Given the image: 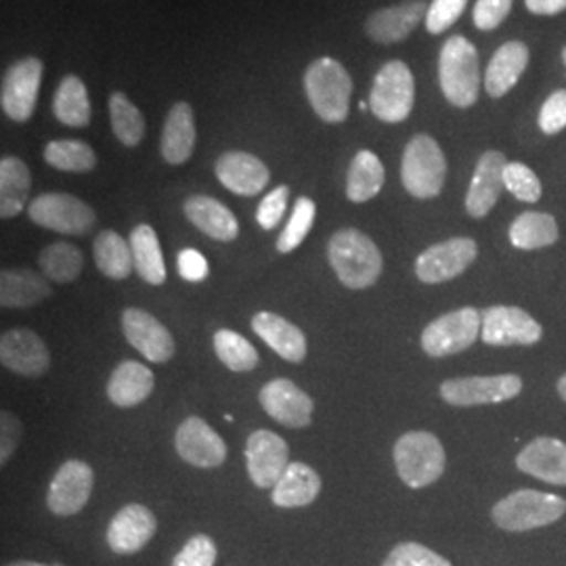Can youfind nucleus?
I'll use <instances>...</instances> for the list:
<instances>
[{"label": "nucleus", "instance_id": "nucleus-37", "mask_svg": "<svg viewBox=\"0 0 566 566\" xmlns=\"http://www.w3.org/2000/svg\"><path fill=\"white\" fill-rule=\"evenodd\" d=\"M558 242V223L546 212H523L510 224V243L518 250H539Z\"/></svg>", "mask_w": 566, "mask_h": 566}, {"label": "nucleus", "instance_id": "nucleus-52", "mask_svg": "<svg viewBox=\"0 0 566 566\" xmlns=\"http://www.w3.org/2000/svg\"><path fill=\"white\" fill-rule=\"evenodd\" d=\"M526 9L533 15H558L566 11V0H525Z\"/></svg>", "mask_w": 566, "mask_h": 566}, {"label": "nucleus", "instance_id": "nucleus-30", "mask_svg": "<svg viewBox=\"0 0 566 566\" xmlns=\"http://www.w3.org/2000/svg\"><path fill=\"white\" fill-rule=\"evenodd\" d=\"M322 491L319 474L303 462H290L273 486L271 500L277 507H304L311 506Z\"/></svg>", "mask_w": 566, "mask_h": 566}, {"label": "nucleus", "instance_id": "nucleus-12", "mask_svg": "<svg viewBox=\"0 0 566 566\" xmlns=\"http://www.w3.org/2000/svg\"><path fill=\"white\" fill-rule=\"evenodd\" d=\"M479 256V245L470 238H451L426 248L416 261V275L422 283H443L462 275Z\"/></svg>", "mask_w": 566, "mask_h": 566}, {"label": "nucleus", "instance_id": "nucleus-7", "mask_svg": "<svg viewBox=\"0 0 566 566\" xmlns=\"http://www.w3.org/2000/svg\"><path fill=\"white\" fill-rule=\"evenodd\" d=\"M416 103V78L403 61L385 63L369 91L367 107L378 120L399 124L409 118Z\"/></svg>", "mask_w": 566, "mask_h": 566}, {"label": "nucleus", "instance_id": "nucleus-44", "mask_svg": "<svg viewBox=\"0 0 566 566\" xmlns=\"http://www.w3.org/2000/svg\"><path fill=\"white\" fill-rule=\"evenodd\" d=\"M382 566H453L441 554L432 552L430 547L416 544V542H403L392 547L386 556Z\"/></svg>", "mask_w": 566, "mask_h": 566}, {"label": "nucleus", "instance_id": "nucleus-11", "mask_svg": "<svg viewBox=\"0 0 566 566\" xmlns=\"http://www.w3.org/2000/svg\"><path fill=\"white\" fill-rule=\"evenodd\" d=\"M523 390V380L514 374L504 376H472L453 378L441 385V397L453 407H474V405L504 403L518 397Z\"/></svg>", "mask_w": 566, "mask_h": 566}, {"label": "nucleus", "instance_id": "nucleus-24", "mask_svg": "<svg viewBox=\"0 0 566 566\" xmlns=\"http://www.w3.org/2000/svg\"><path fill=\"white\" fill-rule=\"evenodd\" d=\"M516 465L521 472L531 474L549 485H566V443L539 437L516 455Z\"/></svg>", "mask_w": 566, "mask_h": 566}, {"label": "nucleus", "instance_id": "nucleus-32", "mask_svg": "<svg viewBox=\"0 0 566 566\" xmlns=\"http://www.w3.org/2000/svg\"><path fill=\"white\" fill-rule=\"evenodd\" d=\"M49 296L46 277L32 269H4L0 273V304L4 308H28Z\"/></svg>", "mask_w": 566, "mask_h": 566}, {"label": "nucleus", "instance_id": "nucleus-21", "mask_svg": "<svg viewBox=\"0 0 566 566\" xmlns=\"http://www.w3.org/2000/svg\"><path fill=\"white\" fill-rule=\"evenodd\" d=\"M259 401L263 405L264 411L280 424L287 428H304L311 424L315 409L313 399L287 378L266 382L259 392Z\"/></svg>", "mask_w": 566, "mask_h": 566}, {"label": "nucleus", "instance_id": "nucleus-13", "mask_svg": "<svg viewBox=\"0 0 566 566\" xmlns=\"http://www.w3.org/2000/svg\"><path fill=\"white\" fill-rule=\"evenodd\" d=\"M481 315V338L489 346H531L539 343L544 336L542 325L518 306L497 304L489 306Z\"/></svg>", "mask_w": 566, "mask_h": 566}, {"label": "nucleus", "instance_id": "nucleus-1", "mask_svg": "<svg viewBox=\"0 0 566 566\" xmlns=\"http://www.w3.org/2000/svg\"><path fill=\"white\" fill-rule=\"evenodd\" d=\"M327 259L350 290H367L382 275L380 248L359 229H340L327 243Z\"/></svg>", "mask_w": 566, "mask_h": 566}, {"label": "nucleus", "instance_id": "nucleus-53", "mask_svg": "<svg viewBox=\"0 0 566 566\" xmlns=\"http://www.w3.org/2000/svg\"><path fill=\"white\" fill-rule=\"evenodd\" d=\"M4 566H63L60 563H55V565H42V563H34V560H18V563H9V565Z\"/></svg>", "mask_w": 566, "mask_h": 566}, {"label": "nucleus", "instance_id": "nucleus-4", "mask_svg": "<svg viewBox=\"0 0 566 566\" xmlns=\"http://www.w3.org/2000/svg\"><path fill=\"white\" fill-rule=\"evenodd\" d=\"M565 514L566 502L560 495L535 489L514 491L491 510L493 523L510 533H523L552 525Z\"/></svg>", "mask_w": 566, "mask_h": 566}, {"label": "nucleus", "instance_id": "nucleus-19", "mask_svg": "<svg viewBox=\"0 0 566 566\" xmlns=\"http://www.w3.org/2000/svg\"><path fill=\"white\" fill-rule=\"evenodd\" d=\"M158 531L154 512L143 504H128L116 512L107 526V546L120 556L142 552Z\"/></svg>", "mask_w": 566, "mask_h": 566}, {"label": "nucleus", "instance_id": "nucleus-26", "mask_svg": "<svg viewBox=\"0 0 566 566\" xmlns=\"http://www.w3.org/2000/svg\"><path fill=\"white\" fill-rule=\"evenodd\" d=\"M252 329L254 334L269 344L282 359L290 364H301L306 357V336L298 325L283 319L275 313L261 311L252 317Z\"/></svg>", "mask_w": 566, "mask_h": 566}, {"label": "nucleus", "instance_id": "nucleus-10", "mask_svg": "<svg viewBox=\"0 0 566 566\" xmlns=\"http://www.w3.org/2000/svg\"><path fill=\"white\" fill-rule=\"evenodd\" d=\"M481 329L483 315L474 306H464L426 325L422 348L430 357L458 355L479 340Z\"/></svg>", "mask_w": 566, "mask_h": 566}, {"label": "nucleus", "instance_id": "nucleus-43", "mask_svg": "<svg viewBox=\"0 0 566 566\" xmlns=\"http://www.w3.org/2000/svg\"><path fill=\"white\" fill-rule=\"evenodd\" d=\"M504 187L521 202L535 203L542 198V181L526 164L507 163Z\"/></svg>", "mask_w": 566, "mask_h": 566}, {"label": "nucleus", "instance_id": "nucleus-8", "mask_svg": "<svg viewBox=\"0 0 566 566\" xmlns=\"http://www.w3.org/2000/svg\"><path fill=\"white\" fill-rule=\"evenodd\" d=\"M28 217L42 229L63 235H86L97 223L95 210L72 193H42L28 206Z\"/></svg>", "mask_w": 566, "mask_h": 566}, {"label": "nucleus", "instance_id": "nucleus-14", "mask_svg": "<svg viewBox=\"0 0 566 566\" xmlns=\"http://www.w3.org/2000/svg\"><path fill=\"white\" fill-rule=\"evenodd\" d=\"M290 465V447L271 430H256L245 441V468L259 489H273Z\"/></svg>", "mask_w": 566, "mask_h": 566}, {"label": "nucleus", "instance_id": "nucleus-39", "mask_svg": "<svg viewBox=\"0 0 566 566\" xmlns=\"http://www.w3.org/2000/svg\"><path fill=\"white\" fill-rule=\"evenodd\" d=\"M107 107H109V120H112V130H114L116 139L124 147H137L147 130L142 109L126 97V93H120V91H114L109 95Z\"/></svg>", "mask_w": 566, "mask_h": 566}, {"label": "nucleus", "instance_id": "nucleus-46", "mask_svg": "<svg viewBox=\"0 0 566 566\" xmlns=\"http://www.w3.org/2000/svg\"><path fill=\"white\" fill-rule=\"evenodd\" d=\"M217 546L208 535H193L175 556L172 566H214Z\"/></svg>", "mask_w": 566, "mask_h": 566}, {"label": "nucleus", "instance_id": "nucleus-35", "mask_svg": "<svg viewBox=\"0 0 566 566\" xmlns=\"http://www.w3.org/2000/svg\"><path fill=\"white\" fill-rule=\"evenodd\" d=\"M53 114L65 126H72V128L88 126L91 99H88L86 84L76 74H67L60 82L53 97Z\"/></svg>", "mask_w": 566, "mask_h": 566}, {"label": "nucleus", "instance_id": "nucleus-42", "mask_svg": "<svg viewBox=\"0 0 566 566\" xmlns=\"http://www.w3.org/2000/svg\"><path fill=\"white\" fill-rule=\"evenodd\" d=\"M315 214H317V206L311 200V198H298L294 203V210H292V217L285 224V229L282 231V235L277 238V252L280 254H290L294 252L301 243L306 240V235L311 233L313 223H315Z\"/></svg>", "mask_w": 566, "mask_h": 566}, {"label": "nucleus", "instance_id": "nucleus-25", "mask_svg": "<svg viewBox=\"0 0 566 566\" xmlns=\"http://www.w3.org/2000/svg\"><path fill=\"white\" fill-rule=\"evenodd\" d=\"M198 133H196V114L187 102H177L164 122L160 154L164 160L172 166L187 163L196 149Z\"/></svg>", "mask_w": 566, "mask_h": 566}, {"label": "nucleus", "instance_id": "nucleus-22", "mask_svg": "<svg viewBox=\"0 0 566 566\" xmlns=\"http://www.w3.org/2000/svg\"><path fill=\"white\" fill-rule=\"evenodd\" d=\"M428 4L424 0H411L403 4L378 9L367 15L364 23L369 41L378 44H397L411 36V32L426 20Z\"/></svg>", "mask_w": 566, "mask_h": 566}, {"label": "nucleus", "instance_id": "nucleus-6", "mask_svg": "<svg viewBox=\"0 0 566 566\" xmlns=\"http://www.w3.org/2000/svg\"><path fill=\"white\" fill-rule=\"evenodd\" d=\"M447 179V160L441 145L430 135H416L405 145L401 181L418 200L437 198Z\"/></svg>", "mask_w": 566, "mask_h": 566}, {"label": "nucleus", "instance_id": "nucleus-20", "mask_svg": "<svg viewBox=\"0 0 566 566\" xmlns=\"http://www.w3.org/2000/svg\"><path fill=\"white\" fill-rule=\"evenodd\" d=\"M175 447L187 464L198 468H219L227 460V446L221 434L196 416L177 428Z\"/></svg>", "mask_w": 566, "mask_h": 566}, {"label": "nucleus", "instance_id": "nucleus-29", "mask_svg": "<svg viewBox=\"0 0 566 566\" xmlns=\"http://www.w3.org/2000/svg\"><path fill=\"white\" fill-rule=\"evenodd\" d=\"M154 386V371L139 361L128 359L112 371L107 382V397L116 407L128 409L142 405L151 395Z\"/></svg>", "mask_w": 566, "mask_h": 566}, {"label": "nucleus", "instance_id": "nucleus-38", "mask_svg": "<svg viewBox=\"0 0 566 566\" xmlns=\"http://www.w3.org/2000/svg\"><path fill=\"white\" fill-rule=\"evenodd\" d=\"M42 275L51 282L70 283L78 280L84 266V254L74 243H49L39 254Z\"/></svg>", "mask_w": 566, "mask_h": 566}, {"label": "nucleus", "instance_id": "nucleus-23", "mask_svg": "<svg viewBox=\"0 0 566 566\" xmlns=\"http://www.w3.org/2000/svg\"><path fill=\"white\" fill-rule=\"evenodd\" d=\"M214 172L223 187L243 198L259 196L271 181L269 166L248 151H224L214 164Z\"/></svg>", "mask_w": 566, "mask_h": 566}, {"label": "nucleus", "instance_id": "nucleus-15", "mask_svg": "<svg viewBox=\"0 0 566 566\" xmlns=\"http://www.w3.org/2000/svg\"><path fill=\"white\" fill-rule=\"evenodd\" d=\"M95 486L93 468L81 460H67L55 472L49 493L46 506L57 516H74L88 504Z\"/></svg>", "mask_w": 566, "mask_h": 566}, {"label": "nucleus", "instance_id": "nucleus-45", "mask_svg": "<svg viewBox=\"0 0 566 566\" xmlns=\"http://www.w3.org/2000/svg\"><path fill=\"white\" fill-rule=\"evenodd\" d=\"M468 0H432L426 13V30L430 34H443L464 15Z\"/></svg>", "mask_w": 566, "mask_h": 566}, {"label": "nucleus", "instance_id": "nucleus-9", "mask_svg": "<svg viewBox=\"0 0 566 566\" xmlns=\"http://www.w3.org/2000/svg\"><path fill=\"white\" fill-rule=\"evenodd\" d=\"M44 65L39 57H23L9 65L0 84V107L9 120L30 122L41 93Z\"/></svg>", "mask_w": 566, "mask_h": 566}, {"label": "nucleus", "instance_id": "nucleus-5", "mask_svg": "<svg viewBox=\"0 0 566 566\" xmlns=\"http://www.w3.org/2000/svg\"><path fill=\"white\" fill-rule=\"evenodd\" d=\"M392 458L401 481L409 489L432 485L446 472V449L432 432L424 430H413L403 434L395 443Z\"/></svg>", "mask_w": 566, "mask_h": 566}, {"label": "nucleus", "instance_id": "nucleus-40", "mask_svg": "<svg viewBox=\"0 0 566 566\" xmlns=\"http://www.w3.org/2000/svg\"><path fill=\"white\" fill-rule=\"evenodd\" d=\"M44 163L63 172H91L97 166V154L88 143L57 139L44 147Z\"/></svg>", "mask_w": 566, "mask_h": 566}, {"label": "nucleus", "instance_id": "nucleus-41", "mask_svg": "<svg viewBox=\"0 0 566 566\" xmlns=\"http://www.w3.org/2000/svg\"><path fill=\"white\" fill-rule=\"evenodd\" d=\"M214 353L231 371H252L259 365V353L250 340L233 329H219L212 338Z\"/></svg>", "mask_w": 566, "mask_h": 566}, {"label": "nucleus", "instance_id": "nucleus-28", "mask_svg": "<svg viewBox=\"0 0 566 566\" xmlns=\"http://www.w3.org/2000/svg\"><path fill=\"white\" fill-rule=\"evenodd\" d=\"M528 65V46L525 42L510 41L502 44L489 61L485 72V91L491 99L507 95Z\"/></svg>", "mask_w": 566, "mask_h": 566}, {"label": "nucleus", "instance_id": "nucleus-49", "mask_svg": "<svg viewBox=\"0 0 566 566\" xmlns=\"http://www.w3.org/2000/svg\"><path fill=\"white\" fill-rule=\"evenodd\" d=\"M512 2L514 0H476L474 11H472L474 25L481 32H491V30L500 28L512 11Z\"/></svg>", "mask_w": 566, "mask_h": 566}, {"label": "nucleus", "instance_id": "nucleus-51", "mask_svg": "<svg viewBox=\"0 0 566 566\" xmlns=\"http://www.w3.org/2000/svg\"><path fill=\"white\" fill-rule=\"evenodd\" d=\"M177 266H179V275H181L185 282H203L210 273V266L208 261L203 256L202 252L193 250V248H185L179 252V259H177Z\"/></svg>", "mask_w": 566, "mask_h": 566}, {"label": "nucleus", "instance_id": "nucleus-33", "mask_svg": "<svg viewBox=\"0 0 566 566\" xmlns=\"http://www.w3.org/2000/svg\"><path fill=\"white\" fill-rule=\"evenodd\" d=\"M385 179L382 160L374 151L361 149L348 166L346 198L355 203L369 202L382 191Z\"/></svg>", "mask_w": 566, "mask_h": 566}, {"label": "nucleus", "instance_id": "nucleus-3", "mask_svg": "<svg viewBox=\"0 0 566 566\" xmlns=\"http://www.w3.org/2000/svg\"><path fill=\"white\" fill-rule=\"evenodd\" d=\"M439 84L447 102L455 107H472L481 91L479 51L465 36L447 39L439 53Z\"/></svg>", "mask_w": 566, "mask_h": 566}, {"label": "nucleus", "instance_id": "nucleus-2", "mask_svg": "<svg viewBox=\"0 0 566 566\" xmlns=\"http://www.w3.org/2000/svg\"><path fill=\"white\" fill-rule=\"evenodd\" d=\"M304 93L315 114L327 124L348 118L355 84L340 61L319 57L304 70Z\"/></svg>", "mask_w": 566, "mask_h": 566}, {"label": "nucleus", "instance_id": "nucleus-50", "mask_svg": "<svg viewBox=\"0 0 566 566\" xmlns=\"http://www.w3.org/2000/svg\"><path fill=\"white\" fill-rule=\"evenodd\" d=\"M20 439L21 422L18 416L4 409L0 413V464L4 465L11 460V455L20 446Z\"/></svg>", "mask_w": 566, "mask_h": 566}, {"label": "nucleus", "instance_id": "nucleus-18", "mask_svg": "<svg viewBox=\"0 0 566 566\" xmlns=\"http://www.w3.org/2000/svg\"><path fill=\"white\" fill-rule=\"evenodd\" d=\"M506 166V156L495 149H489L479 158L465 193V212L472 219H485L500 200L502 189H506L504 187Z\"/></svg>", "mask_w": 566, "mask_h": 566}, {"label": "nucleus", "instance_id": "nucleus-16", "mask_svg": "<svg viewBox=\"0 0 566 566\" xmlns=\"http://www.w3.org/2000/svg\"><path fill=\"white\" fill-rule=\"evenodd\" d=\"M122 334L151 364H166L175 355V340L166 325L137 306L122 313Z\"/></svg>", "mask_w": 566, "mask_h": 566}, {"label": "nucleus", "instance_id": "nucleus-54", "mask_svg": "<svg viewBox=\"0 0 566 566\" xmlns=\"http://www.w3.org/2000/svg\"><path fill=\"white\" fill-rule=\"evenodd\" d=\"M558 395H560V399L566 403V374L558 380Z\"/></svg>", "mask_w": 566, "mask_h": 566}, {"label": "nucleus", "instance_id": "nucleus-27", "mask_svg": "<svg viewBox=\"0 0 566 566\" xmlns=\"http://www.w3.org/2000/svg\"><path fill=\"white\" fill-rule=\"evenodd\" d=\"M182 212L189 223L217 242H233L240 235V223L235 214L210 196L187 198L182 203Z\"/></svg>", "mask_w": 566, "mask_h": 566}, {"label": "nucleus", "instance_id": "nucleus-31", "mask_svg": "<svg viewBox=\"0 0 566 566\" xmlns=\"http://www.w3.org/2000/svg\"><path fill=\"white\" fill-rule=\"evenodd\" d=\"M30 191L32 175L28 164L15 156H4L0 160V217L4 221L20 217L30 206Z\"/></svg>", "mask_w": 566, "mask_h": 566}, {"label": "nucleus", "instance_id": "nucleus-48", "mask_svg": "<svg viewBox=\"0 0 566 566\" xmlns=\"http://www.w3.org/2000/svg\"><path fill=\"white\" fill-rule=\"evenodd\" d=\"M537 124L542 128V133L546 135H558L560 130L566 128V88L554 91L547 97L539 116H537Z\"/></svg>", "mask_w": 566, "mask_h": 566}, {"label": "nucleus", "instance_id": "nucleus-47", "mask_svg": "<svg viewBox=\"0 0 566 566\" xmlns=\"http://www.w3.org/2000/svg\"><path fill=\"white\" fill-rule=\"evenodd\" d=\"M287 200H290V187L280 185L271 193H266L263 202L256 208V223L263 227L264 231H273L277 224L282 223L283 214L287 210Z\"/></svg>", "mask_w": 566, "mask_h": 566}, {"label": "nucleus", "instance_id": "nucleus-55", "mask_svg": "<svg viewBox=\"0 0 566 566\" xmlns=\"http://www.w3.org/2000/svg\"><path fill=\"white\" fill-rule=\"evenodd\" d=\"M563 61H565V65H566V46H565V51H563Z\"/></svg>", "mask_w": 566, "mask_h": 566}, {"label": "nucleus", "instance_id": "nucleus-34", "mask_svg": "<svg viewBox=\"0 0 566 566\" xmlns=\"http://www.w3.org/2000/svg\"><path fill=\"white\" fill-rule=\"evenodd\" d=\"M135 271L143 282L149 285H163L166 282V264L158 233L151 224H137L128 238Z\"/></svg>", "mask_w": 566, "mask_h": 566}, {"label": "nucleus", "instance_id": "nucleus-36", "mask_svg": "<svg viewBox=\"0 0 566 566\" xmlns=\"http://www.w3.org/2000/svg\"><path fill=\"white\" fill-rule=\"evenodd\" d=\"M93 256L105 277L126 280L135 271L130 242H126L120 233L107 229L102 231L93 242Z\"/></svg>", "mask_w": 566, "mask_h": 566}, {"label": "nucleus", "instance_id": "nucleus-17", "mask_svg": "<svg viewBox=\"0 0 566 566\" xmlns=\"http://www.w3.org/2000/svg\"><path fill=\"white\" fill-rule=\"evenodd\" d=\"M0 361L13 374L41 378L51 367V353L36 332L15 327L0 338Z\"/></svg>", "mask_w": 566, "mask_h": 566}]
</instances>
